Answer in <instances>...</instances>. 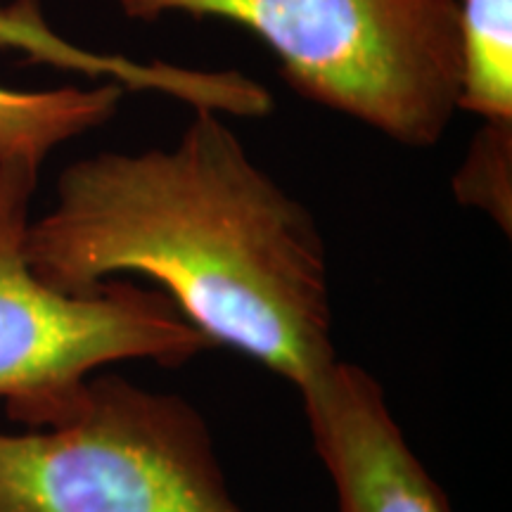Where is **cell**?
Listing matches in <instances>:
<instances>
[{
    "label": "cell",
    "mask_w": 512,
    "mask_h": 512,
    "mask_svg": "<svg viewBox=\"0 0 512 512\" xmlns=\"http://www.w3.org/2000/svg\"><path fill=\"white\" fill-rule=\"evenodd\" d=\"M299 396L339 512H453L368 370L337 358Z\"/></svg>",
    "instance_id": "5"
},
{
    "label": "cell",
    "mask_w": 512,
    "mask_h": 512,
    "mask_svg": "<svg viewBox=\"0 0 512 512\" xmlns=\"http://www.w3.org/2000/svg\"><path fill=\"white\" fill-rule=\"evenodd\" d=\"M458 110L512 121V0H456Z\"/></svg>",
    "instance_id": "8"
},
{
    "label": "cell",
    "mask_w": 512,
    "mask_h": 512,
    "mask_svg": "<svg viewBox=\"0 0 512 512\" xmlns=\"http://www.w3.org/2000/svg\"><path fill=\"white\" fill-rule=\"evenodd\" d=\"M126 88L105 81L95 88L12 91L0 86V164L24 162L41 169L57 145L107 124Z\"/></svg>",
    "instance_id": "7"
},
{
    "label": "cell",
    "mask_w": 512,
    "mask_h": 512,
    "mask_svg": "<svg viewBox=\"0 0 512 512\" xmlns=\"http://www.w3.org/2000/svg\"><path fill=\"white\" fill-rule=\"evenodd\" d=\"M136 22L223 19L278 57L302 98L408 147L444 138L458 112L456 0H117Z\"/></svg>",
    "instance_id": "2"
},
{
    "label": "cell",
    "mask_w": 512,
    "mask_h": 512,
    "mask_svg": "<svg viewBox=\"0 0 512 512\" xmlns=\"http://www.w3.org/2000/svg\"><path fill=\"white\" fill-rule=\"evenodd\" d=\"M36 181V166L0 164V403L29 430L67 418L102 368H178L214 349L162 290L119 278L88 292L48 285L27 259Z\"/></svg>",
    "instance_id": "4"
},
{
    "label": "cell",
    "mask_w": 512,
    "mask_h": 512,
    "mask_svg": "<svg viewBox=\"0 0 512 512\" xmlns=\"http://www.w3.org/2000/svg\"><path fill=\"white\" fill-rule=\"evenodd\" d=\"M192 112L174 145L67 166L53 207L29 221L27 259L64 292L143 275L211 347L304 392L337 361L323 235L223 114Z\"/></svg>",
    "instance_id": "1"
},
{
    "label": "cell",
    "mask_w": 512,
    "mask_h": 512,
    "mask_svg": "<svg viewBox=\"0 0 512 512\" xmlns=\"http://www.w3.org/2000/svg\"><path fill=\"white\" fill-rule=\"evenodd\" d=\"M0 48H15L34 57L38 62L93 76H105L119 83L126 91H152L176 98L185 105L197 107L209 100V72L202 69L176 67L166 62H133L119 55L88 53L67 43L43 22L41 10L34 0H17L10 8L0 5Z\"/></svg>",
    "instance_id": "6"
},
{
    "label": "cell",
    "mask_w": 512,
    "mask_h": 512,
    "mask_svg": "<svg viewBox=\"0 0 512 512\" xmlns=\"http://www.w3.org/2000/svg\"><path fill=\"white\" fill-rule=\"evenodd\" d=\"M460 204L489 214L510 235L512 228V121H484L463 166L453 178Z\"/></svg>",
    "instance_id": "9"
},
{
    "label": "cell",
    "mask_w": 512,
    "mask_h": 512,
    "mask_svg": "<svg viewBox=\"0 0 512 512\" xmlns=\"http://www.w3.org/2000/svg\"><path fill=\"white\" fill-rule=\"evenodd\" d=\"M0 512L245 510L188 399L98 373L67 418L0 432Z\"/></svg>",
    "instance_id": "3"
}]
</instances>
